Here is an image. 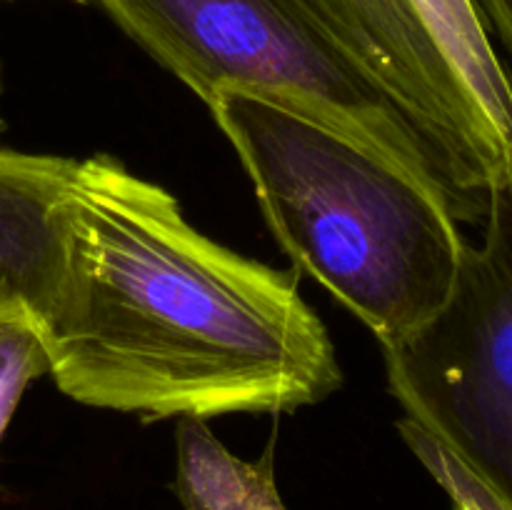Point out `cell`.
<instances>
[{
	"label": "cell",
	"instance_id": "obj_11",
	"mask_svg": "<svg viewBox=\"0 0 512 510\" xmlns=\"http://www.w3.org/2000/svg\"><path fill=\"white\" fill-rule=\"evenodd\" d=\"M0 3H10V0H0Z\"/></svg>",
	"mask_w": 512,
	"mask_h": 510
},
{
	"label": "cell",
	"instance_id": "obj_8",
	"mask_svg": "<svg viewBox=\"0 0 512 510\" xmlns=\"http://www.w3.org/2000/svg\"><path fill=\"white\" fill-rule=\"evenodd\" d=\"M48 370L38 320L25 313H0V438L28 385Z\"/></svg>",
	"mask_w": 512,
	"mask_h": 510
},
{
	"label": "cell",
	"instance_id": "obj_7",
	"mask_svg": "<svg viewBox=\"0 0 512 510\" xmlns=\"http://www.w3.org/2000/svg\"><path fill=\"white\" fill-rule=\"evenodd\" d=\"M465 88L512 148V85L473 0H413Z\"/></svg>",
	"mask_w": 512,
	"mask_h": 510
},
{
	"label": "cell",
	"instance_id": "obj_3",
	"mask_svg": "<svg viewBox=\"0 0 512 510\" xmlns=\"http://www.w3.org/2000/svg\"><path fill=\"white\" fill-rule=\"evenodd\" d=\"M95 3L205 105L238 88L300 105L368 140L463 220L443 158L413 118L340 45L285 0H78Z\"/></svg>",
	"mask_w": 512,
	"mask_h": 510
},
{
	"label": "cell",
	"instance_id": "obj_2",
	"mask_svg": "<svg viewBox=\"0 0 512 510\" xmlns=\"http://www.w3.org/2000/svg\"><path fill=\"white\" fill-rule=\"evenodd\" d=\"M208 108L275 240L380 348L408 340L450 303L468 238L423 180L300 105L223 88Z\"/></svg>",
	"mask_w": 512,
	"mask_h": 510
},
{
	"label": "cell",
	"instance_id": "obj_9",
	"mask_svg": "<svg viewBox=\"0 0 512 510\" xmlns=\"http://www.w3.org/2000/svg\"><path fill=\"white\" fill-rule=\"evenodd\" d=\"M473 5L512 85V0H473Z\"/></svg>",
	"mask_w": 512,
	"mask_h": 510
},
{
	"label": "cell",
	"instance_id": "obj_1",
	"mask_svg": "<svg viewBox=\"0 0 512 510\" xmlns=\"http://www.w3.org/2000/svg\"><path fill=\"white\" fill-rule=\"evenodd\" d=\"M58 215L60 278L40 330L70 400L208 420L283 413L340 388L333 340L298 278L200 233L163 185L90 155Z\"/></svg>",
	"mask_w": 512,
	"mask_h": 510
},
{
	"label": "cell",
	"instance_id": "obj_10",
	"mask_svg": "<svg viewBox=\"0 0 512 510\" xmlns=\"http://www.w3.org/2000/svg\"><path fill=\"white\" fill-rule=\"evenodd\" d=\"M235 510H285L283 500H280L278 495V485H275L273 465H265L263 473L258 475L253 488L248 490L243 503H240Z\"/></svg>",
	"mask_w": 512,
	"mask_h": 510
},
{
	"label": "cell",
	"instance_id": "obj_6",
	"mask_svg": "<svg viewBox=\"0 0 512 510\" xmlns=\"http://www.w3.org/2000/svg\"><path fill=\"white\" fill-rule=\"evenodd\" d=\"M78 160L0 145V313L43 323L60 278V200Z\"/></svg>",
	"mask_w": 512,
	"mask_h": 510
},
{
	"label": "cell",
	"instance_id": "obj_5",
	"mask_svg": "<svg viewBox=\"0 0 512 510\" xmlns=\"http://www.w3.org/2000/svg\"><path fill=\"white\" fill-rule=\"evenodd\" d=\"M418 123L443 158L460 200H480L512 178L500 138L448 63L413 0H285Z\"/></svg>",
	"mask_w": 512,
	"mask_h": 510
},
{
	"label": "cell",
	"instance_id": "obj_4",
	"mask_svg": "<svg viewBox=\"0 0 512 510\" xmlns=\"http://www.w3.org/2000/svg\"><path fill=\"white\" fill-rule=\"evenodd\" d=\"M478 223L450 303L383 355L400 435L455 510H512V188Z\"/></svg>",
	"mask_w": 512,
	"mask_h": 510
}]
</instances>
